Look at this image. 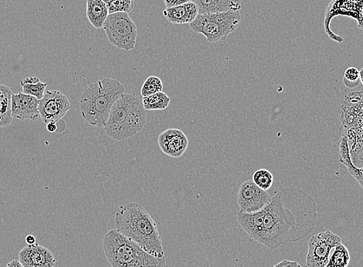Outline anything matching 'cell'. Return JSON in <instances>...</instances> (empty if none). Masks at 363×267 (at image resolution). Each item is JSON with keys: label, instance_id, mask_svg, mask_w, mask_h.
<instances>
[{"label": "cell", "instance_id": "7c38bea8", "mask_svg": "<svg viewBox=\"0 0 363 267\" xmlns=\"http://www.w3.org/2000/svg\"><path fill=\"white\" fill-rule=\"evenodd\" d=\"M158 144L165 155L178 159L183 155L189 146V140L185 133L178 128H168L161 132L158 138Z\"/></svg>", "mask_w": 363, "mask_h": 267}, {"label": "cell", "instance_id": "1f68e13d", "mask_svg": "<svg viewBox=\"0 0 363 267\" xmlns=\"http://www.w3.org/2000/svg\"><path fill=\"white\" fill-rule=\"evenodd\" d=\"M47 130L49 132L54 133L57 131V123L50 122L47 123Z\"/></svg>", "mask_w": 363, "mask_h": 267}, {"label": "cell", "instance_id": "836d02e7", "mask_svg": "<svg viewBox=\"0 0 363 267\" xmlns=\"http://www.w3.org/2000/svg\"><path fill=\"white\" fill-rule=\"evenodd\" d=\"M6 267H24L19 259L12 260Z\"/></svg>", "mask_w": 363, "mask_h": 267}, {"label": "cell", "instance_id": "7402d4cb", "mask_svg": "<svg viewBox=\"0 0 363 267\" xmlns=\"http://www.w3.org/2000/svg\"><path fill=\"white\" fill-rule=\"evenodd\" d=\"M12 95L10 88L0 83V128L8 127L12 122Z\"/></svg>", "mask_w": 363, "mask_h": 267}, {"label": "cell", "instance_id": "5bb4252c", "mask_svg": "<svg viewBox=\"0 0 363 267\" xmlns=\"http://www.w3.org/2000/svg\"><path fill=\"white\" fill-rule=\"evenodd\" d=\"M340 113V132L349 129L356 121L362 119L363 90L349 93L341 104Z\"/></svg>", "mask_w": 363, "mask_h": 267}, {"label": "cell", "instance_id": "4dcf8cb0", "mask_svg": "<svg viewBox=\"0 0 363 267\" xmlns=\"http://www.w3.org/2000/svg\"><path fill=\"white\" fill-rule=\"evenodd\" d=\"M273 267H302L296 261H290V260L284 259L282 262L278 263Z\"/></svg>", "mask_w": 363, "mask_h": 267}, {"label": "cell", "instance_id": "f546056e", "mask_svg": "<svg viewBox=\"0 0 363 267\" xmlns=\"http://www.w3.org/2000/svg\"><path fill=\"white\" fill-rule=\"evenodd\" d=\"M166 8H173L182 4L191 2L192 0H164Z\"/></svg>", "mask_w": 363, "mask_h": 267}, {"label": "cell", "instance_id": "5b68a950", "mask_svg": "<svg viewBox=\"0 0 363 267\" xmlns=\"http://www.w3.org/2000/svg\"><path fill=\"white\" fill-rule=\"evenodd\" d=\"M102 246L112 267H168L166 257L151 255L116 229L106 233Z\"/></svg>", "mask_w": 363, "mask_h": 267}, {"label": "cell", "instance_id": "44dd1931", "mask_svg": "<svg viewBox=\"0 0 363 267\" xmlns=\"http://www.w3.org/2000/svg\"><path fill=\"white\" fill-rule=\"evenodd\" d=\"M340 148V161L342 164L344 165L350 175H352L354 179L358 181V184L363 190V166L361 168L355 167L350 156V150L349 147L348 139L345 135H342L338 143Z\"/></svg>", "mask_w": 363, "mask_h": 267}, {"label": "cell", "instance_id": "603a6c76", "mask_svg": "<svg viewBox=\"0 0 363 267\" xmlns=\"http://www.w3.org/2000/svg\"><path fill=\"white\" fill-rule=\"evenodd\" d=\"M23 93L35 97L39 101L43 97L46 89L48 86V83H43L37 77H26L21 82Z\"/></svg>", "mask_w": 363, "mask_h": 267}, {"label": "cell", "instance_id": "52a82bcc", "mask_svg": "<svg viewBox=\"0 0 363 267\" xmlns=\"http://www.w3.org/2000/svg\"><path fill=\"white\" fill-rule=\"evenodd\" d=\"M103 29L115 48L126 51L134 50L138 30L127 12L109 14Z\"/></svg>", "mask_w": 363, "mask_h": 267}, {"label": "cell", "instance_id": "ba28073f", "mask_svg": "<svg viewBox=\"0 0 363 267\" xmlns=\"http://www.w3.org/2000/svg\"><path fill=\"white\" fill-rule=\"evenodd\" d=\"M340 244L342 238L328 230L311 237L308 241L306 262L304 267H326L331 253Z\"/></svg>", "mask_w": 363, "mask_h": 267}, {"label": "cell", "instance_id": "e575fe53", "mask_svg": "<svg viewBox=\"0 0 363 267\" xmlns=\"http://www.w3.org/2000/svg\"><path fill=\"white\" fill-rule=\"evenodd\" d=\"M360 81L363 84V68L361 69V70H360Z\"/></svg>", "mask_w": 363, "mask_h": 267}, {"label": "cell", "instance_id": "8992f818", "mask_svg": "<svg viewBox=\"0 0 363 267\" xmlns=\"http://www.w3.org/2000/svg\"><path fill=\"white\" fill-rule=\"evenodd\" d=\"M241 21L239 11H228L199 14L190 27L193 32L204 35L207 42L215 43L226 41L237 29Z\"/></svg>", "mask_w": 363, "mask_h": 267}, {"label": "cell", "instance_id": "484cf974", "mask_svg": "<svg viewBox=\"0 0 363 267\" xmlns=\"http://www.w3.org/2000/svg\"><path fill=\"white\" fill-rule=\"evenodd\" d=\"M109 11V14L115 12H131L135 8V0H102Z\"/></svg>", "mask_w": 363, "mask_h": 267}, {"label": "cell", "instance_id": "8fae6325", "mask_svg": "<svg viewBox=\"0 0 363 267\" xmlns=\"http://www.w3.org/2000/svg\"><path fill=\"white\" fill-rule=\"evenodd\" d=\"M271 200L267 191L258 187L252 179L244 181L239 187L237 201L241 212L251 213L262 210Z\"/></svg>", "mask_w": 363, "mask_h": 267}, {"label": "cell", "instance_id": "30bf717a", "mask_svg": "<svg viewBox=\"0 0 363 267\" xmlns=\"http://www.w3.org/2000/svg\"><path fill=\"white\" fill-rule=\"evenodd\" d=\"M68 97L59 90H46L39 102V112L44 123L60 121L70 110Z\"/></svg>", "mask_w": 363, "mask_h": 267}, {"label": "cell", "instance_id": "9c48e42d", "mask_svg": "<svg viewBox=\"0 0 363 267\" xmlns=\"http://www.w3.org/2000/svg\"><path fill=\"white\" fill-rule=\"evenodd\" d=\"M337 15L353 18L358 22V27L363 30V0H333L328 6L324 27L331 40L341 43L344 39L330 30V22Z\"/></svg>", "mask_w": 363, "mask_h": 267}, {"label": "cell", "instance_id": "cb8c5ba5", "mask_svg": "<svg viewBox=\"0 0 363 267\" xmlns=\"http://www.w3.org/2000/svg\"><path fill=\"white\" fill-rule=\"evenodd\" d=\"M171 99L164 91L161 92L142 97V103L146 110H166L170 103Z\"/></svg>", "mask_w": 363, "mask_h": 267}, {"label": "cell", "instance_id": "ac0fdd59", "mask_svg": "<svg viewBox=\"0 0 363 267\" xmlns=\"http://www.w3.org/2000/svg\"><path fill=\"white\" fill-rule=\"evenodd\" d=\"M264 214V208H262V210L251 213L239 211L237 216L239 226L247 233L251 239L257 241V243L262 237Z\"/></svg>", "mask_w": 363, "mask_h": 267}, {"label": "cell", "instance_id": "3957f363", "mask_svg": "<svg viewBox=\"0 0 363 267\" xmlns=\"http://www.w3.org/2000/svg\"><path fill=\"white\" fill-rule=\"evenodd\" d=\"M125 91L124 84L113 78H103L90 84L80 99L83 119L90 126L105 128L114 104Z\"/></svg>", "mask_w": 363, "mask_h": 267}, {"label": "cell", "instance_id": "4316f807", "mask_svg": "<svg viewBox=\"0 0 363 267\" xmlns=\"http://www.w3.org/2000/svg\"><path fill=\"white\" fill-rule=\"evenodd\" d=\"M164 83L159 77L150 76L147 78L141 88V95L142 97L150 96L163 91Z\"/></svg>", "mask_w": 363, "mask_h": 267}, {"label": "cell", "instance_id": "4fadbf2b", "mask_svg": "<svg viewBox=\"0 0 363 267\" xmlns=\"http://www.w3.org/2000/svg\"><path fill=\"white\" fill-rule=\"evenodd\" d=\"M19 260L24 267H54L56 264L55 254L39 244L23 247Z\"/></svg>", "mask_w": 363, "mask_h": 267}, {"label": "cell", "instance_id": "6da1fadb", "mask_svg": "<svg viewBox=\"0 0 363 267\" xmlns=\"http://www.w3.org/2000/svg\"><path fill=\"white\" fill-rule=\"evenodd\" d=\"M259 244L276 250L306 237L316 226L317 211L311 195L300 188H284L264 208Z\"/></svg>", "mask_w": 363, "mask_h": 267}, {"label": "cell", "instance_id": "d4e9b609", "mask_svg": "<svg viewBox=\"0 0 363 267\" xmlns=\"http://www.w3.org/2000/svg\"><path fill=\"white\" fill-rule=\"evenodd\" d=\"M350 263V253L347 247L342 244L337 245L331 253L326 267H348Z\"/></svg>", "mask_w": 363, "mask_h": 267}, {"label": "cell", "instance_id": "ffe728a7", "mask_svg": "<svg viewBox=\"0 0 363 267\" xmlns=\"http://www.w3.org/2000/svg\"><path fill=\"white\" fill-rule=\"evenodd\" d=\"M109 15L107 5L102 0H87V17L96 29H103Z\"/></svg>", "mask_w": 363, "mask_h": 267}, {"label": "cell", "instance_id": "e0dca14e", "mask_svg": "<svg viewBox=\"0 0 363 267\" xmlns=\"http://www.w3.org/2000/svg\"><path fill=\"white\" fill-rule=\"evenodd\" d=\"M164 15L167 21L172 24L191 23L199 15V10L192 1L173 8H166Z\"/></svg>", "mask_w": 363, "mask_h": 267}, {"label": "cell", "instance_id": "9a60e30c", "mask_svg": "<svg viewBox=\"0 0 363 267\" xmlns=\"http://www.w3.org/2000/svg\"><path fill=\"white\" fill-rule=\"evenodd\" d=\"M39 101L35 97L23 93L12 94L11 108L12 118L21 121H36L40 117Z\"/></svg>", "mask_w": 363, "mask_h": 267}, {"label": "cell", "instance_id": "7a4b0ae2", "mask_svg": "<svg viewBox=\"0 0 363 267\" xmlns=\"http://www.w3.org/2000/svg\"><path fill=\"white\" fill-rule=\"evenodd\" d=\"M115 229L151 255L164 257L163 241L157 223L141 204L121 206L115 214Z\"/></svg>", "mask_w": 363, "mask_h": 267}, {"label": "cell", "instance_id": "277c9868", "mask_svg": "<svg viewBox=\"0 0 363 267\" xmlns=\"http://www.w3.org/2000/svg\"><path fill=\"white\" fill-rule=\"evenodd\" d=\"M146 121L147 112L142 99L137 95L125 93L114 104L104 128L110 139L122 141L141 132Z\"/></svg>", "mask_w": 363, "mask_h": 267}, {"label": "cell", "instance_id": "2e32d148", "mask_svg": "<svg viewBox=\"0 0 363 267\" xmlns=\"http://www.w3.org/2000/svg\"><path fill=\"white\" fill-rule=\"evenodd\" d=\"M347 136L350 156L355 167L363 166V119L347 130L341 131Z\"/></svg>", "mask_w": 363, "mask_h": 267}, {"label": "cell", "instance_id": "f1b7e54d", "mask_svg": "<svg viewBox=\"0 0 363 267\" xmlns=\"http://www.w3.org/2000/svg\"><path fill=\"white\" fill-rule=\"evenodd\" d=\"M360 73L357 68H349L345 70L343 76V83L349 88H355L360 83Z\"/></svg>", "mask_w": 363, "mask_h": 267}, {"label": "cell", "instance_id": "83f0119b", "mask_svg": "<svg viewBox=\"0 0 363 267\" xmlns=\"http://www.w3.org/2000/svg\"><path fill=\"white\" fill-rule=\"evenodd\" d=\"M253 181L262 190L267 191L273 185V175L267 169H258L252 178Z\"/></svg>", "mask_w": 363, "mask_h": 267}, {"label": "cell", "instance_id": "d6986e66", "mask_svg": "<svg viewBox=\"0 0 363 267\" xmlns=\"http://www.w3.org/2000/svg\"><path fill=\"white\" fill-rule=\"evenodd\" d=\"M199 10V14H217L228 11H239L242 0H192Z\"/></svg>", "mask_w": 363, "mask_h": 267}, {"label": "cell", "instance_id": "d6a6232c", "mask_svg": "<svg viewBox=\"0 0 363 267\" xmlns=\"http://www.w3.org/2000/svg\"><path fill=\"white\" fill-rule=\"evenodd\" d=\"M25 241L28 245H35L37 244L36 237L33 235H28L26 237Z\"/></svg>", "mask_w": 363, "mask_h": 267}]
</instances>
